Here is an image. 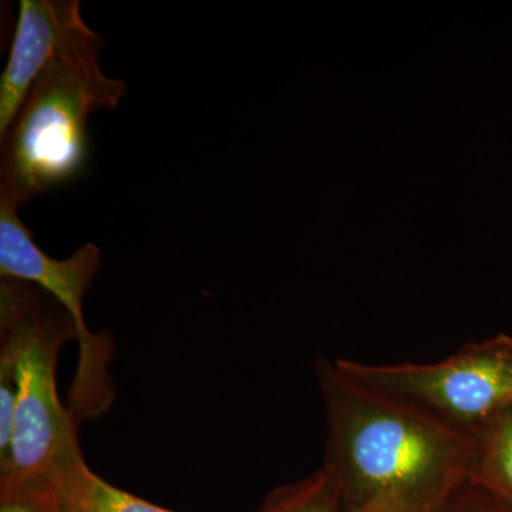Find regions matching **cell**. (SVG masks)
<instances>
[{
    "mask_svg": "<svg viewBox=\"0 0 512 512\" xmlns=\"http://www.w3.org/2000/svg\"><path fill=\"white\" fill-rule=\"evenodd\" d=\"M325 463L345 512H440L467 481L473 441L367 392L318 359Z\"/></svg>",
    "mask_w": 512,
    "mask_h": 512,
    "instance_id": "obj_1",
    "label": "cell"
},
{
    "mask_svg": "<svg viewBox=\"0 0 512 512\" xmlns=\"http://www.w3.org/2000/svg\"><path fill=\"white\" fill-rule=\"evenodd\" d=\"M103 39L77 29L46 64L3 138L0 201L25 207L37 195L72 183L90 156V116L114 110L127 93L123 80L100 66Z\"/></svg>",
    "mask_w": 512,
    "mask_h": 512,
    "instance_id": "obj_2",
    "label": "cell"
},
{
    "mask_svg": "<svg viewBox=\"0 0 512 512\" xmlns=\"http://www.w3.org/2000/svg\"><path fill=\"white\" fill-rule=\"evenodd\" d=\"M77 339L70 313L49 293L18 279L0 282V363L16 383L12 453L0 470V488L52 485L82 454L73 410L60 402L56 366L60 350Z\"/></svg>",
    "mask_w": 512,
    "mask_h": 512,
    "instance_id": "obj_3",
    "label": "cell"
},
{
    "mask_svg": "<svg viewBox=\"0 0 512 512\" xmlns=\"http://www.w3.org/2000/svg\"><path fill=\"white\" fill-rule=\"evenodd\" d=\"M333 362L346 379L367 392L471 441L512 407V336L470 343L427 365Z\"/></svg>",
    "mask_w": 512,
    "mask_h": 512,
    "instance_id": "obj_4",
    "label": "cell"
},
{
    "mask_svg": "<svg viewBox=\"0 0 512 512\" xmlns=\"http://www.w3.org/2000/svg\"><path fill=\"white\" fill-rule=\"evenodd\" d=\"M100 249L93 242L82 245L66 259L45 254L10 202L0 201V275L37 286L52 295L76 323L80 345L79 372L74 402L83 416L96 414L109 402L106 362L101 340L87 328L83 301L100 271Z\"/></svg>",
    "mask_w": 512,
    "mask_h": 512,
    "instance_id": "obj_5",
    "label": "cell"
},
{
    "mask_svg": "<svg viewBox=\"0 0 512 512\" xmlns=\"http://www.w3.org/2000/svg\"><path fill=\"white\" fill-rule=\"evenodd\" d=\"M86 25L79 0H22L5 72L0 77V140L22 109L46 64Z\"/></svg>",
    "mask_w": 512,
    "mask_h": 512,
    "instance_id": "obj_6",
    "label": "cell"
},
{
    "mask_svg": "<svg viewBox=\"0 0 512 512\" xmlns=\"http://www.w3.org/2000/svg\"><path fill=\"white\" fill-rule=\"evenodd\" d=\"M52 485L64 507L72 512H174L107 483L90 470L83 454L72 458Z\"/></svg>",
    "mask_w": 512,
    "mask_h": 512,
    "instance_id": "obj_7",
    "label": "cell"
},
{
    "mask_svg": "<svg viewBox=\"0 0 512 512\" xmlns=\"http://www.w3.org/2000/svg\"><path fill=\"white\" fill-rule=\"evenodd\" d=\"M467 480L512 505V407L474 437Z\"/></svg>",
    "mask_w": 512,
    "mask_h": 512,
    "instance_id": "obj_8",
    "label": "cell"
},
{
    "mask_svg": "<svg viewBox=\"0 0 512 512\" xmlns=\"http://www.w3.org/2000/svg\"><path fill=\"white\" fill-rule=\"evenodd\" d=\"M258 512H345L335 477L326 466L296 483L275 488Z\"/></svg>",
    "mask_w": 512,
    "mask_h": 512,
    "instance_id": "obj_9",
    "label": "cell"
},
{
    "mask_svg": "<svg viewBox=\"0 0 512 512\" xmlns=\"http://www.w3.org/2000/svg\"><path fill=\"white\" fill-rule=\"evenodd\" d=\"M59 505L53 485L0 488V512H56Z\"/></svg>",
    "mask_w": 512,
    "mask_h": 512,
    "instance_id": "obj_10",
    "label": "cell"
},
{
    "mask_svg": "<svg viewBox=\"0 0 512 512\" xmlns=\"http://www.w3.org/2000/svg\"><path fill=\"white\" fill-rule=\"evenodd\" d=\"M440 512H512V505L467 480Z\"/></svg>",
    "mask_w": 512,
    "mask_h": 512,
    "instance_id": "obj_11",
    "label": "cell"
},
{
    "mask_svg": "<svg viewBox=\"0 0 512 512\" xmlns=\"http://www.w3.org/2000/svg\"><path fill=\"white\" fill-rule=\"evenodd\" d=\"M56 512H72V511H70L69 508L64 507V505L62 504V501H60L59 508H57Z\"/></svg>",
    "mask_w": 512,
    "mask_h": 512,
    "instance_id": "obj_12",
    "label": "cell"
}]
</instances>
